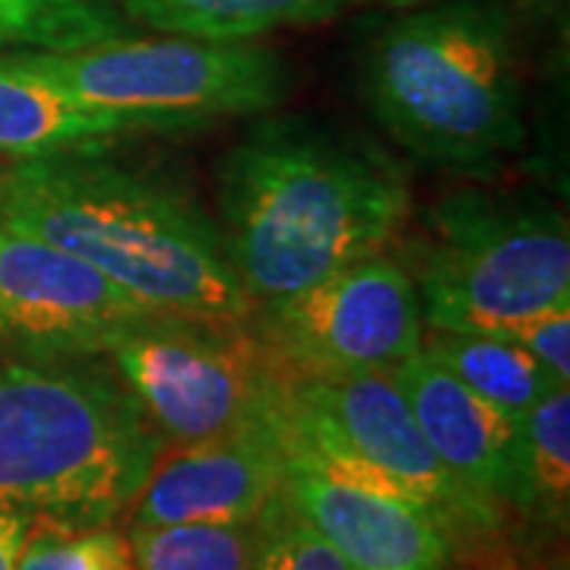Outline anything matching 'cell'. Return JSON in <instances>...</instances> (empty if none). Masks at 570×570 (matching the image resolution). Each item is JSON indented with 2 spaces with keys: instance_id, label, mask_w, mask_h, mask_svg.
Listing matches in <instances>:
<instances>
[{
  "instance_id": "cell-1",
  "label": "cell",
  "mask_w": 570,
  "mask_h": 570,
  "mask_svg": "<svg viewBox=\"0 0 570 570\" xmlns=\"http://www.w3.org/2000/svg\"><path fill=\"white\" fill-rule=\"evenodd\" d=\"M0 223L92 264L165 321L245 326L254 302L219 225L171 184L105 159L99 146L0 171Z\"/></svg>"
},
{
  "instance_id": "cell-2",
  "label": "cell",
  "mask_w": 570,
  "mask_h": 570,
  "mask_svg": "<svg viewBox=\"0 0 570 570\" xmlns=\"http://www.w3.org/2000/svg\"><path fill=\"white\" fill-rule=\"evenodd\" d=\"M223 242L254 307L384 254L412 209L406 175L326 127L257 124L223 163Z\"/></svg>"
},
{
  "instance_id": "cell-3",
  "label": "cell",
  "mask_w": 570,
  "mask_h": 570,
  "mask_svg": "<svg viewBox=\"0 0 570 570\" xmlns=\"http://www.w3.org/2000/svg\"><path fill=\"white\" fill-rule=\"evenodd\" d=\"M371 115L422 163L482 175L527 142L504 0H428L367 45Z\"/></svg>"
},
{
  "instance_id": "cell-4",
  "label": "cell",
  "mask_w": 570,
  "mask_h": 570,
  "mask_svg": "<svg viewBox=\"0 0 570 570\" xmlns=\"http://www.w3.org/2000/svg\"><path fill=\"white\" fill-rule=\"evenodd\" d=\"M163 438L96 365H0V510L102 527L134 504Z\"/></svg>"
},
{
  "instance_id": "cell-5",
  "label": "cell",
  "mask_w": 570,
  "mask_h": 570,
  "mask_svg": "<svg viewBox=\"0 0 570 570\" xmlns=\"http://www.w3.org/2000/svg\"><path fill=\"white\" fill-rule=\"evenodd\" d=\"M403 266L425 326L508 333L570 302L568 219L551 206L460 190L428 209Z\"/></svg>"
},
{
  "instance_id": "cell-6",
  "label": "cell",
  "mask_w": 570,
  "mask_h": 570,
  "mask_svg": "<svg viewBox=\"0 0 570 570\" xmlns=\"http://www.w3.org/2000/svg\"><path fill=\"white\" fill-rule=\"evenodd\" d=\"M288 460L428 510L448 542L501 527V504L456 482L425 441L390 371L298 374L288 393Z\"/></svg>"
},
{
  "instance_id": "cell-7",
  "label": "cell",
  "mask_w": 570,
  "mask_h": 570,
  "mask_svg": "<svg viewBox=\"0 0 570 570\" xmlns=\"http://www.w3.org/2000/svg\"><path fill=\"white\" fill-rule=\"evenodd\" d=\"M32 55L82 102L146 118L163 130L264 115L288 92L279 55L254 39L115 36L73 51Z\"/></svg>"
},
{
  "instance_id": "cell-8",
  "label": "cell",
  "mask_w": 570,
  "mask_h": 570,
  "mask_svg": "<svg viewBox=\"0 0 570 570\" xmlns=\"http://www.w3.org/2000/svg\"><path fill=\"white\" fill-rule=\"evenodd\" d=\"M108 355L159 438L171 444L288 422V393L298 374L254 321L206 326L156 317Z\"/></svg>"
},
{
  "instance_id": "cell-9",
  "label": "cell",
  "mask_w": 570,
  "mask_h": 570,
  "mask_svg": "<svg viewBox=\"0 0 570 570\" xmlns=\"http://www.w3.org/2000/svg\"><path fill=\"white\" fill-rule=\"evenodd\" d=\"M254 326L305 377L393 371L425 340L415 283L390 254L355 261L295 295L261 305Z\"/></svg>"
},
{
  "instance_id": "cell-10",
  "label": "cell",
  "mask_w": 570,
  "mask_h": 570,
  "mask_svg": "<svg viewBox=\"0 0 570 570\" xmlns=\"http://www.w3.org/2000/svg\"><path fill=\"white\" fill-rule=\"evenodd\" d=\"M156 321L92 264L0 223V343L36 358H92Z\"/></svg>"
},
{
  "instance_id": "cell-11",
  "label": "cell",
  "mask_w": 570,
  "mask_h": 570,
  "mask_svg": "<svg viewBox=\"0 0 570 570\" xmlns=\"http://www.w3.org/2000/svg\"><path fill=\"white\" fill-rule=\"evenodd\" d=\"M285 472V428L178 444L149 469L130 504L134 523H254L283 494Z\"/></svg>"
},
{
  "instance_id": "cell-12",
  "label": "cell",
  "mask_w": 570,
  "mask_h": 570,
  "mask_svg": "<svg viewBox=\"0 0 570 570\" xmlns=\"http://www.w3.org/2000/svg\"><path fill=\"white\" fill-rule=\"evenodd\" d=\"M285 498L352 570H448V532L400 494L288 460Z\"/></svg>"
},
{
  "instance_id": "cell-13",
  "label": "cell",
  "mask_w": 570,
  "mask_h": 570,
  "mask_svg": "<svg viewBox=\"0 0 570 570\" xmlns=\"http://www.w3.org/2000/svg\"><path fill=\"white\" fill-rule=\"evenodd\" d=\"M448 472L494 504H520V419L491 406L419 348L390 371Z\"/></svg>"
},
{
  "instance_id": "cell-14",
  "label": "cell",
  "mask_w": 570,
  "mask_h": 570,
  "mask_svg": "<svg viewBox=\"0 0 570 570\" xmlns=\"http://www.w3.org/2000/svg\"><path fill=\"white\" fill-rule=\"evenodd\" d=\"M163 130L159 124L82 102L55 80L32 51L0 55V156L10 163L102 146L118 134Z\"/></svg>"
},
{
  "instance_id": "cell-15",
  "label": "cell",
  "mask_w": 570,
  "mask_h": 570,
  "mask_svg": "<svg viewBox=\"0 0 570 570\" xmlns=\"http://www.w3.org/2000/svg\"><path fill=\"white\" fill-rule=\"evenodd\" d=\"M130 20L197 39H261L285 26H311L358 7H419L428 0H121Z\"/></svg>"
},
{
  "instance_id": "cell-16",
  "label": "cell",
  "mask_w": 570,
  "mask_h": 570,
  "mask_svg": "<svg viewBox=\"0 0 570 570\" xmlns=\"http://www.w3.org/2000/svg\"><path fill=\"white\" fill-rule=\"evenodd\" d=\"M450 374H456L472 393L504 409L513 419H523L551 387L564 384L551 371L539 365L527 348L510 343L498 333H448L434 330L431 340H422Z\"/></svg>"
},
{
  "instance_id": "cell-17",
  "label": "cell",
  "mask_w": 570,
  "mask_h": 570,
  "mask_svg": "<svg viewBox=\"0 0 570 570\" xmlns=\"http://www.w3.org/2000/svg\"><path fill=\"white\" fill-rule=\"evenodd\" d=\"M570 504V387H551L520 419V504L564 527Z\"/></svg>"
},
{
  "instance_id": "cell-18",
  "label": "cell",
  "mask_w": 570,
  "mask_h": 570,
  "mask_svg": "<svg viewBox=\"0 0 570 570\" xmlns=\"http://www.w3.org/2000/svg\"><path fill=\"white\" fill-rule=\"evenodd\" d=\"M137 570H257L254 523H134L127 532Z\"/></svg>"
},
{
  "instance_id": "cell-19",
  "label": "cell",
  "mask_w": 570,
  "mask_h": 570,
  "mask_svg": "<svg viewBox=\"0 0 570 570\" xmlns=\"http://www.w3.org/2000/svg\"><path fill=\"white\" fill-rule=\"evenodd\" d=\"M115 36H127V22L111 0H0V55L73 51Z\"/></svg>"
},
{
  "instance_id": "cell-20",
  "label": "cell",
  "mask_w": 570,
  "mask_h": 570,
  "mask_svg": "<svg viewBox=\"0 0 570 570\" xmlns=\"http://www.w3.org/2000/svg\"><path fill=\"white\" fill-rule=\"evenodd\" d=\"M13 570H137L127 535L102 527H73L29 517Z\"/></svg>"
},
{
  "instance_id": "cell-21",
  "label": "cell",
  "mask_w": 570,
  "mask_h": 570,
  "mask_svg": "<svg viewBox=\"0 0 570 570\" xmlns=\"http://www.w3.org/2000/svg\"><path fill=\"white\" fill-rule=\"evenodd\" d=\"M257 570H352L283 494L261 517Z\"/></svg>"
},
{
  "instance_id": "cell-22",
  "label": "cell",
  "mask_w": 570,
  "mask_h": 570,
  "mask_svg": "<svg viewBox=\"0 0 570 570\" xmlns=\"http://www.w3.org/2000/svg\"><path fill=\"white\" fill-rule=\"evenodd\" d=\"M498 336H508L510 343L527 348L546 371L570 384V302L549 307L542 314H532Z\"/></svg>"
},
{
  "instance_id": "cell-23",
  "label": "cell",
  "mask_w": 570,
  "mask_h": 570,
  "mask_svg": "<svg viewBox=\"0 0 570 570\" xmlns=\"http://www.w3.org/2000/svg\"><path fill=\"white\" fill-rule=\"evenodd\" d=\"M498 527L494 530H479L469 532V535H460V551L453 549L450 554H460V564L463 570H535L532 561L513 554V551L498 542ZM453 546V542H450Z\"/></svg>"
},
{
  "instance_id": "cell-24",
  "label": "cell",
  "mask_w": 570,
  "mask_h": 570,
  "mask_svg": "<svg viewBox=\"0 0 570 570\" xmlns=\"http://www.w3.org/2000/svg\"><path fill=\"white\" fill-rule=\"evenodd\" d=\"M29 527L26 513H13V510H0V570H13L17 551L22 546V535Z\"/></svg>"
}]
</instances>
